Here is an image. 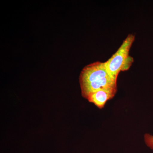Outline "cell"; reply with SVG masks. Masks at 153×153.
I'll return each mask as SVG.
<instances>
[{
    "mask_svg": "<svg viewBox=\"0 0 153 153\" xmlns=\"http://www.w3.org/2000/svg\"><path fill=\"white\" fill-rule=\"evenodd\" d=\"M79 80L82 97L86 99L91 94L102 88L117 87V80L108 74L105 62H94L85 66L81 71Z\"/></svg>",
    "mask_w": 153,
    "mask_h": 153,
    "instance_id": "6da1fadb",
    "label": "cell"
},
{
    "mask_svg": "<svg viewBox=\"0 0 153 153\" xmlns=\"http://www.w3.org/2000/svg\"><path fill=\"white\" fill-rule=\"evenodd\" d=\"M134 40V36L128 35L117 51L105 62L107 71L115 80H117L120 72L128 70L133 62V58L129 56V52Z\"/></svg>",
    "mask_w": 153,
    "mask_h": 153,
    "instance_id": "7a4b0ae2",
    "label": "cell"
},
{
    "mask_svg": "<svg viewBox=\"0 0 153 153\" xmlns=\"http://www.w3.org/2000/svg\"><path fill=\"white\" fill-rule=\"evenodd\" d=\"M117 91V87L102 88L91 94L87 99L99 108L104 107L106 102L114 97Z\"/></svg>",
    "mask_w": 153,
    "mask_h": 153,
    "instance_id": "3957f363",
    "label": "cell"
},
{
    "mask_svg": "<svg viewBox=\"0 0 153 153\" xmlns=\"http://www.w3.org/2000/svg\"><path fill=\"white\" fill-rule=\"evenodd\" d=\"M145 141L148 146L153 150V136L149 134H146L145 135Z\"/></svg>",
    "mask_w": 153,
    "mask_h": 153,
    "instance_id": "277c9868",
    "label": "cell"
}]
</instances>
